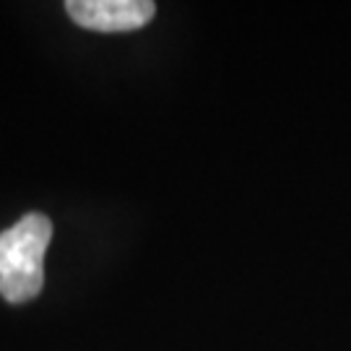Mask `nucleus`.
Instances as JSON below:
<instances>
[{
    "label": "nucleus",
    "mask_w": 351,
    "mask_h": 351,
    "mask_svg": "<svg viewBox=\"0 0 351 351\" xmlns=\"http://www.w3.org/2000/svg\"><path fill=\"white\" fill-rule=\"evenodd\" d=\"M65 11L91 32H133L149 24L156 5L151 0H71Z\"/></svg>",
    "instance_id": "2"
},
{
    "label": "nucleus",
    "mask_w": 351,
    "mask_h": 351,
    "mask_svg": "<svg viewBox=\"0 0 351 351\" xmlns=\"http://www.w3.org/2000/svg\"><path fill=\"white\" fill-rule=\"evenodd\" d=\"M52 239V221L45 213H26L0 232V294L11 304L39 297L45 287V252Z\"/></svg>",
    "instance_id": "1"
}]
</instances>
